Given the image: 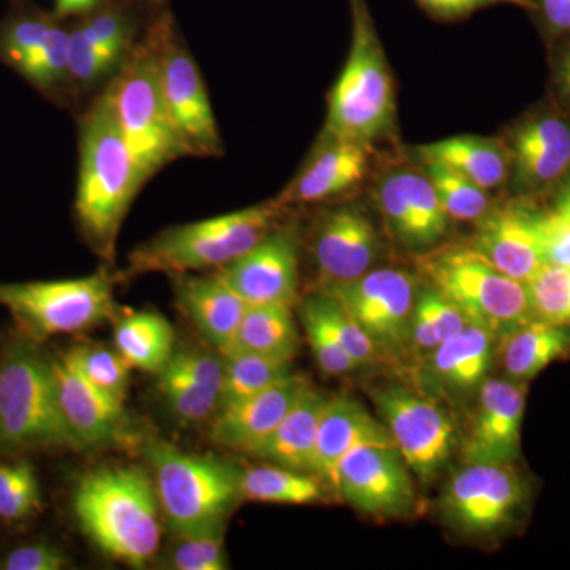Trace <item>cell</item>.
<instances>
[{
    "label": "cell",
    "mask_w": 570,
    "mask_h": 570,
    "mask_svg": "<svg viewBox=\"0 0 570 570\" xmlns=\"http://www.w3.org/2000/svg\"><path fill=\"white\" fill-rule=\"evenodd\" d=\"M307 385L305 377L288 374L257 395L219 409L209 428V438L214 444L253 455L294 407Z\"/></svg>",
    "instance_id": "ac0fdd59"
},
{
    "label": "cell",
    "mask_w": 570,
    "mask_h": 570,
    "mask_svg": "<svg viewBox=\"0 0 570 570\" xmlns=\"http://www.w3.org/2000/svg\"><path fill=\"white\" fill-rule=\"evenodd\" d=\"M434 291L494 335L532 318L527 284L505 276L472 247H442L422 261Z\"/></svg>",
    "instance_id": "9c48e42d"
},
{
    "label": "cell",
    "mask_w": 570,
    "mask_h": 570,
    "mask_svg": "<svg viewBox=\"0 0 570 570\" xmlns=\"http://www.w3.org/2000/svg\"><path fill=\"white\" fill-rule=\"evenodd\" d=\"M157 389L176 417L184 422L198 423L213 419L219 411L220 396L193 379L184 376L170 365L157 373Z\"/></svg>",
    "instance_id": "ab89813d"
},
{
    "label": "cell",
    "mask_w": 570,
    "mask_h": 570,
    "mask_svg": "<svg viewBox=\"0 0 570 570\" xmlns=\"http://www.w3.org/2000/svg\"><path fill=\"white\" fill-rule=\"evenodd\" d=\"M284 209L273 200L197 223L165 228L135 247L126 272L119 275L124 281L149 273L176 276L223 268L268 235Z\"/></svg>",
    "instance_id": "3957f363"
},
{
    "label": "cell",
    "mask_w": 570,
    "mask_h": 570,
    "mask_svg": "<svg viewBox=\"0 0 570 570\" xmlns=\"http://www.w3.org/2000/svg\"><path fill=\"white\" fill-rule=\"evenodd\" d=\"M328 397L307 385L294 407L253 455L273 461L277 466L298 472H314L318 425Z\"/></svg>",
    "instance_id": "484cf974"
},
{
    "label": "cell",
    "mask_w": 570,
    "mask_h": 570,
    "mask_svg": "<svg viewBox=\"0 0 570 570\" xmlns=\"http://www.w3.org/2000/svg\"><path fill=\"white\" fill-rule=\"evenodd\" d=\"M570 347V328L530 318L505 332L501 362L517 382L530 381L561 358Z\"/></svg>",
    "instance_id": "83f0119b"
},
{
    "label": "cell",
    "mask_w": 570,
    "mask_h": 570,
    "mask_svg": "<svg viewBox=\"0 0 570 570\" xmlns=\"http://www.w3.org/2000/svg\"><path fill=\"white\" fill-rule=\"evenodd\" d=\"M66 554L50 543L18 547L3 561L7 570H61L67 566Z\"/></svg>",
    "instance_id": "c3c4849f"
},
{
    "label": "cell",
    "mask_w": 570,
    "mask_h": 570,
    "mask_svg": "<svg viewBox=\"0 0 570 570\" xmlns=\"http://www.w3.org/2000/svg\"><path fill=\"white\" fill-rule=\"evenodd\" d=\"M81 531L108 557L140 569L156 557L163 538L159 498L140 466L92 469L71 497Z\"/></svg>",
    "instance_id": "7a4b0ae2"
},
{
    "label": "cell",
    "mask_w": 570,
    "mask_h": 570,
    "mask_svg": "<svg viewBox=\"0 0 570 570\" xmlns=\"http://www.w3.org/2000/svg\"><path fill=\"white\" fill-rule=\"evenodd\" d=\"M363 445L395 448L387 426L374 419L358 401L347 396L326 400L318 425L314 474L336 491L337 469L352 450Z\"/></svg>",
    "instance_id": "603a6c76"
},
{
    "label": "cell",
    "mask_w": 570,
    "mask_h": 570,
    "mask_svg": "<svg viewBox=\"0 0 570 570\" xmlns=\"http://www.w3.org/2000/svg\"><path fill=\"white\" fill-rule=\"evenodd\" d=\"M311 250L326 284L348 283L370 272L376 261V228L354 206L337 208L318 220Z\"/></svg>",
    "instance_id": "d6986e66"
},
{
    "label": "cell",
    "mask_w": 570,
    "mask_h": 570,
    "mask_svg": "<svg viewBox=\"0 0 570 570\" xmlns=\"http://www.w3.org/2000/svg\"><path fill=\"white\" fill-rule=\"evenodd\" d=\"M115 348L132 370L157 374L175 354V332L160 314H126L115 326Z\"/></svg>",
    "instance_id": "f546056e"
},
{
    "label": "cell",
    "mask_w": 570,
    "mask_h": 570,
    "mask_svg": "<svg viewBox=\"0 0 570 570\" xmlns=\"http://www.w3.org/2000/svg\"><path fill=\"white\" fill-rule=\"evenodd\" d=\"M223 356V390L219 409L232 406L262 390L276 384L291 373V360L254 354V352L228 351Z\"/></svg>",
    "instance_id": "836d02e7"
},
{
    "label": "cell",
    "mask_w": 570,
    "mask_h": 570,
    "mask_svg": "<svg viewBox=\"0 0 570 570\" xmlns=\"http://www.w3.org/2000/svg\"><path fill=\"white\" fill-rule=\"evenodd\" d=\"M167 365L220 396L224 377L223 356L197 351L175 352Z\"/></svg>",
    "instance_id": "bcb514c9"
},
{
    "label": "cell",
    "mask_w": 570,
    "mask_h": 570,
    "mask_svg": "<svg viewBox=\"0 0 570 570\" xmlns=\"http://www.w3.org/2000/svg\"><path fill=\"white\" fill-rule=\"evenodd\" d=\"M302 321L314 358L326 376H343L355 370L356 363L344 351L326 317L324 295L317 294L306 299L302 309Z\"/></svg>",
    "instance_id": "f35d334b"
},
{
    "label": "cell",
    "mask_w": 570,
    "mask_h": 570,
    "mask_svg": "<svg viewBox=\"0 0 570 570\" xmlns=\"http://www.w3.org/2000/svg\"><path fill=\"white\" fill-rule=\"evenodd\" d=\"M527 392L501 379L483 381L469 438L464 442L466 463H513L519 456Z\"/></svg>",
    "instance_id": "2e32d148"
},
{
    "label": "cell",
    "mask_w": 570,
    "mask_h": 570,
    "mask_svg": "<svg viewBox=\"0 0 570 570\" xmlns=\"http://www.w3.org/2000/svg\"><path fill=\"white\" fill-rule=\"evenodd\" d=\"M325 294L362 326L377 351L396 352L411 335L415 281L406 272L382 268L354 281L326 284Z\"/></svg>",
    "instance_id": "8fae6325"
},
{
    "label": "cell",
    "mask_w": 570,
    "mask_h": 570,
    "mask_svg": "<svg viewBox=\"0 0 570 570\" xmlns=\"http://www.w3.org/2000/svg\"><path fill=\"white\" fill-rule=\"evenodd\" d=\"M52 370L59 406L78 448L118 438L124 425V403L86 381L63 356L52 362Z\"/></svg>",
    "instance_id": "cb8c5ba5"
},
{
    "label": "cell",
    "mask_w": 570,
    "mask_h": 570,
    "mask_svg": "<svg viewBox=\"0 0 570 570\" xmlns=\"http://www.w3.org/2000/svg\"><path fill=\"white\" fill-rule=\"evenodd\" d=\"M558 81H560L562 92L570 99V48L568 52H564L560 66H558Z\"/></svg>",
    "instance_id": "f5cc1de1"
},
{
    "label": "cell",
    "mask_w": 570,
    "mask_h": 570,
    "mask_svg": "<svg viewBox=\"0 0 570 570\" xmlns=\"http://www.w3.org/2000/svg\"><path fill=\"white\" fill-rule=\"evenodd\" d=\"M348 2L351 51L330 92L324 137L370 145L392 129L395 88L366 0Z\"/></svg>",
    "instance_id": "5b68a950"
},
{
    "label": "cell",
    "mask_w": 570,
    "mask_h": 570,
    "mask_svg": "<svg viewBox=\"0 0 570 570\" xmlns=\"http://www.w3.org/2000/svg\"><path fill=\"white\" fill-rule=\"evenodd\" d=\"M423 174L428 176L439 202L449 219L479 220L490 209L489 194L448 165L436 160H422Z\"/></svg>",
    "instance_id": "8d00e7d4"
},
{
    "label": "cell",
    "mask_w": 570,
    "mask_h": 570,
    "mask_svg": "<svg viewBox=\"0 0 570 570\" xmlns=\"http://www.w3.org/2000/svg\"><path fill=\"white\" fill-rule=\"evenodd\" d=\"M527 291L532 317L570 328V268L543 265Z\"/></svg>",
    "instance_id": "b9f144b4"
},
{
    "label": "cell",
    "mask_w": 570,
    "mask_h": 570,
    "mask_svg": "<svg viewBox=\"0 0 570 570\" xmlns=\"http://www.w3.org/2000/svg\"><path fill=\"white\" fill-rule=\"evenodd\" d=\"M534 13L554 33H570V0H532Z\"/></svg>",
    "instance_id": "681fc988"
},
{
    "label": "cell",
    "mask_w": 570,
    "mask_h": 570,
    "mask_svg": "<svg viewBox=\"0 0 570 570\" xmlns=\"http://www.w3.org/2000/svg\"><path fill=\"white\" fill-rule=\"evenodd\" d=\"M228 351L254 352L294 362L298 352V332L292 316V306L268 303L247 307Z\"/></svg>",
    "instance_id": "4dcf8cb0"
},
{
    "label": "cell",
    "mask_w": 570,
    "mask_h": 570,
    "mask_svg": "<svg viewBox=\"0 0 570 570\" xmlns=\"http://www.w3.org/2000/svg\"><path fill=\"white\" fill-rule=\"evenodd\" d=\"M532 224L547 265L570 268V216L553 212H532Z\"/></svg>",
    "instance_id": "ee69618b"
},
{
    "label": "cell",
    "mask_w": 570,
    "mask_h": 570,
    "mask_svg": "<svg viewBox=\"0 0 570 570\" xmlns=\"http://www.w3.org/2000/svg\"><path fill=\"white\" fill-rule=\"evenodd\" d=\"M494 336L485 326L468 325L460 335L433 352L431 367L434 376L455 392H471L480 387L493 358Z\"/></svg>",
    "instance_id": "f1b7e54d"
},
{
    "label": "cell",
    "mask_w": 570,
    "mask_h": 570,
    "mask_svg": "<svg viewBox=\"0 0 570 570\" xmlns=\"http://www.w3.org/2000/svg\"><path fill=\"white\" fill-rule=\"evenodd\" d=\"M41 509L40 483L31 461L0 464V519H32L39 515Z\"/></svg>",
    "instance_id": "60d3db41"
},
{
    "label": "cell",
    "mask_w": 570,
    "mask_h": 570,
    "mask_svg": "<svg viewBox=\"0 0 570 570\" xmlns=\"http://www.w3.org/2000/svg\"><path fill=\"white\" fill-rule=\"evenodd\" d=\"M513 183L524 193L560 184L570 170V122L542 115L521 124L510 146Z\"/></svg>",
    "instance_id": "44dd1931"
},
{
    "label": "cell",
    "mask_w": 570,
    "mask_h": 570,
    "mask_svg": "<svg viewBox=\"0 0 570 570\" xmlns=\"http://www.w3.org/2000/svg\"><path fill=\"white\" fill-rule=\"evenodd\" d=\"M298 236L295 227H276L242 257L214 269L249 306H294L299 285Z\"/></svg>",
    "instance_id": "9a60e30c"
},
{
    "label": "cell",
    "mask_w": 570,
    "mask_h": 570,
    "mask_svg": "<svg viewBox=\"0 0 570 570\" xmlns=\"http://www.w3.org/2000/svg\"><path fill=\"white\" fill-rule=\"evenodd\" d=\"M377 200L390 230L409 249H428L448 232L449 216L423 171H392L382 179Z\"/></svg>",
    "instance_id": "e0dca14e"
},
{
    "label": "cell",
    "mask_w": 570,
    "mask_h": 570,
    "mask_svg": "<svg viewBox=\"0 0 570 570\" xmlns=\"http://www.w3.org/2000/svg\"><path fill=\"white\" fill-rule=\"evenodd\" d=\"M553 212L568 214L570 216V170L562 178L560 187H558L557 198H554Z\"/></svg>",
    "instance_id": "816d5d0a"
},
{
    "label": "cell",
    "mask_w": 570,
    "mask_h": 570,
    "mask_svg": "<svg viewBox=\"0 0 570 570\" xmlns=\"http://www.w3.org/2000/svg\"><path fill=\"white\" fill-rule=\"evenodd\" d=\"M148 6H151L153 9H165V6H167L168 0H145Z\"/></svg>",
    "instance_id": "db71d44e"
},
{
    "label": "cell",
    "mask_w": 570,
    "mask_h": 570,
    "mask_svg": "<svg viewBox=\"0 0 570 570\" xmlns=\"http://www.w3.org/2000/svg\"><path fill=\"white\" fill-rule=\"evenodd\" d=\"M62 356L86 381L115 400L121 403L126 401L132 367L124 362L118 352L94 344H81L71 347Z\"/></svg>",
    "instance_id": "74e56055"
},
{
    "label": "cell",
    "mask_w": 570,
    "mask_h": 570,
    "mask_svg": "<svg viewBox=\"0 0 570 570\" xmlns=\"http://www.w3.org/2000/svg\"><path fill=\"white\" fill-rule=\"evenodd\" d=\"M468 325L471 322L455 303L430 288L415 302L409 341L419 352L433 354L441 344L460 335Z\"/></svg>",
    "instance_id": "e575fe53"
},
{
    "label": "cell",
    "mask_w": 570,
    "mask_h": 570,
    "mask_svg": "<svg viewBox=\"0 0 570 570\" xmlns=\"http://www.w3.org/2000/svg\"><path fill=\"white\" fill-rule=\"evenodd\" d=\"M52 14L59 20L71 21L102 6L105 0H52Z\"/></svg>",
    "instance_id": "f907efd6"
},
{
    "label": "cell",
    "mask_w": 570,
    "mask_h": 570,
    "mask_svg": "<svg viewBox=\"0 0 570 570\" xmlns=\"http://www.w3.org/2000/svg\"><path fill=\"white\" fill-rule=\"evenodd\" d=\"M239 499L306 505L324 499V487L305 472L283 466L249 468L239 474Z\"/></svg>",
    "instance_id": "d6a6232c"
},
{
    "label": "cell",
    "mask_w": 570,
    "mask_h": 570,
    "mask_svg": "<svg viewBox=\"0 0 570 570\" xmlns=\"http://www.w3.org/2000/svg\"><path fill=\"white\" fill-rule=\"evenodd\" d=\"M390 436L409 469L420 479L436 478L452 459L456 433L452 420L436 404L404 389L374 395Z\"/></svg>",
    "instance_id": "7c38bea8"
},
{
    "label": "cell",
    "mask_w": 570,
    "mask_h": 570,
    "mask_svg": "<svg viewBox=\"0 0 570 570\" xmlns=\"http://www.w3.org/2000/svg\"><path fill=\"white\" fill-rule=\"evenodd\" d=\"M121 275L97 272L75 279L0 284V305L32 341L85 332L116 316Z\"/></svg>",
    "instance_id": "ba28073f"
},
{
    "label": "cell",
    "mask_w": 570,
    "mask_h": 570,
    "mask_svg": "<svg viewBox=\"0 0 570 570\" xmlns=\"http://www.w3.org/2000/svg\"><path fill=\"white\" fill-rule=\"evenodd\" d=\"M322 295H324L326 317H328L330 324L335 330L337 340L343 344L344 351L351 355L356 366L367 365V363L373 362L376 358L377 348L374 346L373 341L370 340V336L363 332L362 326L356 324L354 318L348 316L333 296L325 294V292H322Z\"/></svg>",
    "instance_id": "f6af8a7d"
},
{
    "label": "cell",
    "mask_w": 570,
    "mask_h": 570,
    "mask_svg": "<svg viewBox=\"0 0 570 570\" xmlns=\"http://www.w3.org/2000/svg\"><path fill=\"white\" fill-rule=\"evenodd\" d=\"M61 21L31 3L20 2L0 22V62L17 70Z\"/></svg>",
    "instance_id": "d590c367"
},
{
    "label": "cell",
    "mask_w": 570,
    "mask_h": 570,
    "mask_svg": "<svg viewBox=\"0 0 570 570\" xmlns=\"http://www.w3.org/2000/svg\"><path fill=\"white\" fill-rule=\"evenodd\" d=\"M524 501V485L512 463H469L450 480L444 512L466 534H491L505 527Z\"/></svg>",
    "instance_id": "4fadbf2b"
},
{
    "label": "cell",
    "mask_w": 570,
    "mask_h": 570,
    "mask_svg": "<svg viewBox=\"0 0 570 570\" xmlns=\"http://www.w3.org/2000/svg\"><path fill=\"white\" fill-rule=\"evenodd\" d=\"M417 3L431 17L445 21L461 20V18L471 17L475 11L497 6H512L530 11L535 10L532 0H417Z\"/></svg>",
    "instance_id": "7dc6e473"
},
{
    "label": "cell",
    "mask_w": 570,
    "mask_h": 570,
    "mask_svg": "<svg viewBox=\"0 0 570 570\" xmlns=\"http://www.w3.org/2000/svg\"><path fill=\"white\" fill-rule=\"evenodd\" d=\"M176 306L189 318L206 343L225 354L234 344L247 303L214 273L208 276H171Z\"/></svg>",
    "instance_id": "d4e9b609"
},
{
    "label": "cell",
    "mask_w": 570,
    "mask_h": 570,
    "mask_svg": "<svg viewBox=\"0 0 570 570\" xmlns=\"http://www.w3.org/2000/svg\"><path fill=\"white\" fill-rule=\"evenodd\" d=\"M145 453L164 519L176 534L224 530L239 501L238 468L216 456L183 452L165 441L153 442Z\"/></svg>",
    "instance_id": "8992f818"
},
{
    "label": "cell",
    "mask_w": 570,
    "mask_h": 570,
    "mask_svg": "<svg viewBox=\"0 0 570 570\" xmlns=\"http://www.w3.org/2000/svg\"><path fill=\"white\" fill-rule=\"evenodd\" d=\"M370 163L367 145L324 137L316 153L288 184L276 204L288 208L295 205L322 204L347 193L362 183Z\"/></svg>",
    "instance_id": "7402d4cb"
},
{
    "label": "cell",
    "mask_w": 570,
    "mask_h": 570,
    "mask_svg": "<svg viewBox=\"0 0 570 570\" xmlns=\"http://www.w3.org/2000/svg\"><path fill=\"white\" fill-rule=\"evenodd\" d=\"M157 13L149 18L126 62L104 89L142 184L184 157L165 107Z\"/></svg>",
    "instance_id": "277c9868"
},
{
    "label": "cell",
    "mask_w": 570,
    "mask_h": 570,
    "mask_svg": "<svg viewBox=\"0 0 570 570\" xmlns=\"http://www.w3.org/2000/svg\"><path fill=\"white\" fill-rule=\"evenodd\" d=\"M157 24L165 107L184 157H220L224 142L197 62L170 11L160 9Z\"/></svg>",
    "instance_id": "30bf717a"
},
{
    "label": "cell",
    "mask_w": 570,
    "mask_h": 570,
    "mask_svg": "<svg viewBox=\"0 0 570 570\" xmlns=\"http://www.w3.org/2000/svg\"><path fill=\"white\" fill-rule=\"evenodd\" d=\"M178 546L171 550V568L178 570L228 569L224 550V531L204 534L178 535Z\"/></svg>",
    "instance_id": "7bdbcfd3"
},
{
    "label": "cell",
    "mask_w": 570,
    "mask_h": 570,
    "mask_svg": "<svg viewBox=\"0 0 570 570\" xmlns=\"http://www.w3.org/2000/svg\"><path fill=\"white\" fill-rule=\"evenodd\" d=\"M0 445L80 449L59 406L52 362L29 343L11 346L0 363Z\"/></svg>",
    "instance_id": "52a82bcc"
},
{
    "label": "cell",
    "mask_w": 570,
    "mask_h": 570,
    "mask_svg": "<svg viewBox=\"0 0 570 570\" xmlns=\"http://www.w3.org/2000/svg\"><path fill=\"white\" fill-rule=\"evenodd\" d=\"M69 43V21L61 20L55 26L47 40L14 70L33 89L61 107L71 105Z\"/></svg>",
    "instance_id": "1f68e13d"
},
{
    "label": "cell",
    "mask_w": 570,
    "mask_h": 570,
    "mask_svg": "<svg viewBox=\"0 0 570 570\" xmlns=\"http://www.w3.org/2000/svg\"><path fill=\"white\" fill-rule=\"evenodd\" d=\"M417 153L420 159L448 165L485 190L504 184L512 168L509 148L494 138L474 135L430 142L420 146Z\"/></svg>",
    "instance_id": "4316f807"
},
{
    "label": "cell",
    "mask_w": 570,
    "mask_h": 570,
    "mask_svg": "<svg viewBox=\"0 0 570 570\" xmlns=\"http://www.w3.org/2000/svg\"><path fill=\"white\" fill-rule=\"evenodd\" d=\"M336 493L379 519L406 515L417 502L411 469L396 448L363 445L337 469Z\"/></svg>",
    "instance_id": "5bb4252c"
},
{
    "label": "cell",
    "mask_w": 570,
    "mask_h": 570,
    "mask_svg": "<svg viewBox=\"0 0 570 570\" xmlns=\"http://www.w3.org/2000/svg\"><path fill=\"white\" fill-rule=\"evenodd\" d=\"M78 129L80 168L75 214L89 247L112 262L124 219L145 184L107 92L97 94L85 108Z\"/></svg>",
    "instance_id": "6da1fadb"
},
{
    "label": "cell",
    "mask_w": 570,
    "mask_h": 570,
    "mask_svg": "<svg viewBox=\"0 0 570 570\" xmlns=\"http://www.w3.org/2000/svg\"><path fill=\"white\" fill-rule=\"evenodd\" d=\"M472 249L499 272L523 284L547 265L532 224V209L523 205L483 214L478 220Z\"/></svg>",
    "instance_id": "ffe728a7"
}]
</instances>
